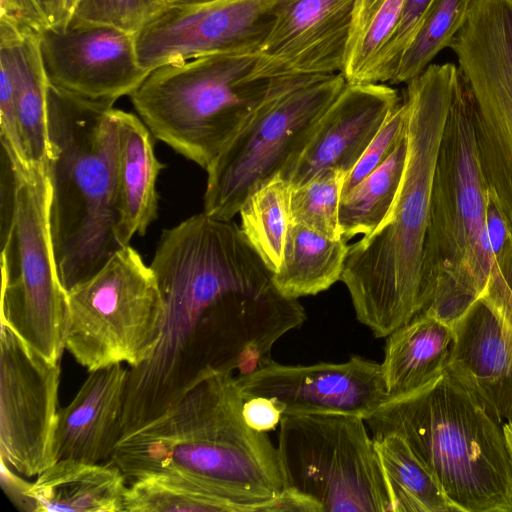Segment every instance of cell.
Returning a JSON list of instances; mask_svg holds the SVG:
<instances>
[{"label":"cell","instance_id":"1","mask_svg":"<svg viewBox=\"0 0 512 512\" xmlns=\"http://www.w3.org/2000/svg\"><path fill=\"white\" fill-rule=\"evenodd\" d=\"M164 304L160 340L129 368L121 437L155 420L217 372L270 362L274 344L306 313L283 295L240 226L204 212L165 229L150 264Z\"/></svg>","mask_w":512,"mask_h":512},{"label":"cell","instance_id":"2","mask_svg":"<svg viewBox=\"0 0 512 512\" xmlns=\"http://www.w3.org/2000/svg\"><path fill=\"white\" fill-rule=\"evenodd\" d=\"M457 66L430 64L407 83L408 152L388 218L349 245L341 281L357 320L385 338L425 307L422 256L435 165Z\"/></svg>","mask_w":512,"mask_h":512},{"label":"cell","instance_id":"3","mask_svg":"<svg viewBox=\"0 0 512 512\" xmlns=\"http://www.w3.org/2000/svg\"><path fill=\"white\" fill-rule=\"evenodd\" d=\"M235 376L205 378L164 414L122 436L110 462L127 482L173 473L208 483L249 512H286L277 448L266 432L250 428Z\"/></svg>","mask_w":512,"mask_h":512},{"label":"cell","instance_id":"4","mask_svg":"<svg viewBox=\"0 0 512 512\" xmlns=\"http://www.w3.org/2000/svg\"><path fill=\"white\" fill-rule=\"evenodd\" d=\"M116 110L48 86L49 223L66 291L90 278L123 247L116 234Z\"/></svg>","mask_w":512,"mask_h":512},{"label":"cell","instance_id":"5","mask_svg":"<svg viewBox=\"0 0 512 512\" xmlns=\"http://www.w3.org/2000/svg\"><path fill=\"white\" fill-rule=\"evenodd\" d=\"M373 439L403 438L459 512H512V466L502 423L447 366L365 418Z\"/></svg>","mask_w":512,"mask_h":512},{"label":"cell","instance_id":"6","mask_svg":"<svg viewBox=\"0 0 512 512\" xmlns=\"http://www.w3.org/2000/svg\"><path fill=\"white\" fill-rule=\"evenodd\" d=\"M489 197L470 93L458 69L435 165L421 274L426 310L447 324L465 314L488 280L494 258L486 228Z\"/></svg>","mask_w":512,"mask_h":512},{"label":"cell","instance_id":"7","mask_svg":"<svg viewBox=\"0 0 512 512\" xmlns=\"http://www.w3.org/2000/svg\"><path fill=\"white\" fill-rule=\"evenodd\" d=\"M256 54L194 58L152 70L130 95L153 136L206 169L260 107L299 77L253 75Z\"/></svg>","mask_w":512,"mask_h":512},{"label":"cell","instance_id":"8","mask_svg":"<svg viewBox=\"0 0 512 512\" xmlns=\"http://www.w3.org/2000/svg\"><path fill=\"white\" fill-rule=\"evenodd\" d=\"M67 295L65 349L88 372L123 363L137 368L152 355L164 304L154 271L129 244Z\"/></svg>","mask_w":512,"mask_h":512},{"label":"cell","instance_id":"9","mask_svg":"<svg viewBox=\"0 0 512 512\" xmlns=\"http://www.w3.org/2000/svg\"><path fill=\"white\" fill-rule=\"evenodd\" d=\"M365 423L350 414L283 415L277 452L285 489L318 512L393 511Z\"/></svg>","mask_w":512,"mask_h":512},{"label":"cell","instance_id":"10","mask_svg":"<svg viewBox=\"0 0 512 512\" xmlns=\"http://www.w3.org/2000/svg\"><path fill=\"white\" fill-rule=\"evenodd\" d=\"M346 84L343 73L305 75L270 97L205 169L203 212L232 220L254 190L299 156Z\"/></svg>","mask_w":512,"mask_h":512},{"label":"cell","instance_id":"11","mask_svg":"<svg viewBox=\"0 0 512 512\" xmlns=\"http://www.w3.org/2000/svg\"><path fill=\"white\" fill-rule=\"evenodd\" d=\"M20 171L10 229L1 239L0 323L53 363L65 349L69 306L54 257L46 168Z\"/></svg>","mask_w":512,"mask_h":512},{"label":"cell","instance_id":"12","mask_svg":"<svg viewBox=\"0 0 512 512\" xmlns=\"http://www.w3.org/2000/svg\"><path fill=\"white\" fill-rule=\"evenodd\" d=\"M0 334V458L37 476L55 462L60 363H53L8 325Z\"/></svg>","mask_w":512,"mask_h":512},{"label":"cell","instance_id":"13","mask_svg":"<svg viewBox=\"0 0 512 512\" xmlns=\"http://www.w3.org/2000/svg\"><path fill=\"white\" fill-rule=\"evenodd\" d=\"M277 0H220L165 5L135 34L147 72L167 64L227 53L255 54L267 37Z\"/></svg>","mask_w":512,"mask_h":512},{"label":"cell","instance_id":"14","mask_svg":"<svg viewBox=\"0 0 512 512\" xmlns=\"http://www.w3.org/2000/svg\"><path fill=\"white\" fill-rule=\"evenodd\" d=\"M39 49L49 84L91 101L113 105L149 74L138 61L135 35L110 25L71 20L48 27Z\"/></svg>","mask_w":512,"mask_h":512},{"label":"cell","instance_id":"15","mask_svg":"<svg viewBox=\"0 0 512 512\" xmlns=\"http://www.w3.org/2000/svg\"><path fill=\"white\" fill-rule=\"evenodd\" d=\"M235 381L244 401L273 399L283 415L337 413L365 419L390 398L381 364L360 356L313 365L272 361Z\"/></svg>","mask_w":512,"mask_h":512},{"label":"cell","instance_id":"16","mask_svg":"<svg viewBox=\"0 0 512 512\" xmlns=\"http://www.w3.org/2000/svg\"><path fill=\"white\" fill-rule=\"evenodd\" d=\"M356 0H277L253 75L276 79L343 73Z\"/></svg>","mask_w":512,"mask_h":512},{"label":"cell","instance_id":"17","mask_svg":"<svg viewBox=\"0 0 512 512\" xmlns=\"http://www.w3.org/2000/svg\"><path fill=\"white\" fill-rule=\"evenodd\" d=\"M400 103L381 83H347L317 123L308 143L280 175L297 187L317 173L352 170L388 116Z\"/></svg>","mask_w":512,"mask_h":512},{"label":"cell","instance_id":"18","mask_svg":"<svg viewBox=\"0 0 512 512\" xmlns=\"http://www.w3.org/2000/svg\"><path fill=\"white\" fill-rule=\"evenodd\" d=\"M129 369L123 364L90 371L71 402L58 412L55 462L109 461L121 438V419Z\"/></svg>","mask_w":512,"mask_h":512},{"label":"cell","instance_id":"19","mask_svg":"<svg viewBox=\"0 0 512 512\" xmlns=\"http://www.w3.org/2000/svg\"><path fill=\"white\" fill-rule=\"evenodd\" d=\"M118 120V223L117 239L128 245L135 235L143 236L156 219V182L163 164L154 150L153 134L142 119L116 110Z\"/></svg>","mask_w":512,"mask_h":512},{"label":"cell","instance_id":"20","mask_svg":"<svg viewBox=\"0 0 512 512\" xmlns=\"http://www.w3.org/2000/svg\"><path fill=\"white\" fill-rule=\"evenodd\" d=\"M127 483L110 461L61 459L37 475L28 494L35 512H124Z\"/></svg>","mask_w":512,"mask_h":512},{"label":"cell","instance_id":"21","mask_svg":"<svg viewBox=\"0 0 512 512\" xmlns=\"http://www.w3.org/2000/svg\"><path fill=\"white\" fill-rule=\"evenodd\" d=\"M447 366L483 396L508 373L512 364V327L480 296L453 325Z\"/></svg>","mask_w":512,"mask_h":512},{"label":"cell","instance_id":"22","mask_svg":"<svg viewBox=\"0 0 512 512\" xmlns=\"http://www.w3.org/2000/svg\"><path fill=\"white\" fill-rule=\"evenodd\" d=\"M453 328L420 312L387 336L381 363L390 397L418 389L446 367L453 344Z\"/></svg>","mask_w":512,"mask_h":512},{"label":"cell","instance_id":"23","mask_svg":"<svg viewBox=\"0 0 512 512\" xmlns=\"http://www.w3.org/2000/svg\"><path fill=\"white\" fill-rule=\"evenodd\" d=\"M349 245L291 223L281 265L273 282L286 297L298 299L329 289L341 279Z\"/></svg>","mask_w":512,"mask_h":512},{"label":"cell","instance_id":"24","mask_svg":"<svg viewBox=\"0 0 512 512\" xmlns=\"http://www.w3.org/2000/svg\"><path fill=\"white\" fill-rule=\"evenodd\" d=\"M0 44L8 47L12 58L17 115L28 160L33 166L47 169L49 82L39 38L20 37L0 29Z\"/></svg>","mask_w":512,"mask_h":512},{"label":"cell","instance_id":"25","mask_svg":"<svg viewBox=\"0 0 512 512\" xmlns=\"http://www.w3.org/2000/svg\"><path fill=\"white\" fill-rule=\"evenodd\" d=\"M373 440L393 512H459L403 438L388 434Z\"/></svg>","mask_w":512,"mask_h":512},{"label":"cell","instance_id":"26","mask_svg":"<svg viewBox=\"0 0 512 512\" xmlns=\"http://www.w3.org/2000/svg\"><path fill=\"white\" fill-rule=\"evenodd\" d=\"M249 512L224 491L180 474L154 473L129 483L124 512Z\"/></svg>","mask_w":512,"mask_h":512},{"label":"cell","instance_id":"27","mask_svg":"<svg viewBox=\"0 0 512 512\" xmlns=\"http://www.w3.org/2000/svg\"><path fill=\"white\" fill-rule=\"evenodd\" d=\"M407 152L406 133L381 166L341 197L339 223L347 241L371 234L388 218L401 186Z\"/></svg>","mask_w":512,"mask_h":512},{"label":"cell","instance_id":"28","mask_svg":"<svg viewBox=\"0 0 512 512\" xmlns=\"http://www.w3.org/2000/svg\"><path fill=\"white\" fill-rule=\"evenodd\" d=\"M291 193V184L277 174L254 190L238 213L243 233L273 273L281 265L291 224Z\"/></svg>","mask_w":512,"mask_h":512},{"label":"cell","instance_id":"29","mask_svg":"<svg viewBox=\"0 0 512 512\" xmlns=\"http://www.w3.org/2000/svg\"><path fill=\"white\" fill-rule=\"evenodd\" d=\"M404 0H356L343 75L350 84L377 83L379 66Z\"/></svg>","mask_w":512,"mask_h":512},{"label":"cell","instance_id":"30","mask_svg":"<svg viewBox=\"0 0 512 512\" xmlns=\"http://www.w3.org/2000/svg\"><path fill=\"white\" fill-rule=\"evenodd\" d=\"M472 0H433L406 51L392 84L408 83L420 75L460 30Z\"/></svg>","mask_w":512,"mask_h":512},{"label":"cell","instance_id":"31","mask_svg":"<svg viewBox=\"0 0 512 512\" xmlns=\"http://www.w3.org/2000/svg\"><path fill=\"white\" fill-rule=\"evenodd\" d=\"M345 177L340 170L326 169L304 184L292 187L291 223L333 239L342 238L339 205Z\"/></svg>","mask_w":512,"mask_h":512},{"label":"cell","instance_id":"32","mask_svg":"<svg viewBox=\"0 0 512 512\" xmlns=\"http://www.w3.org/2000/svg\"><path fill=\"white\" fill-rule=\"evenodd\" d=\"M165 5V0H81L71 20L110 25L135 35Z\"/></svg>","mask_w":512,"mask_h":512},{"label":"cell","instance_id":"33","mask_svg":"<svg viewBox=\"0 0 512 512\" xmlns=\"http://www.w3.org/2000/svg\"><path fill=\"white\" fill-rule=\"evenodd\" d=\"M409 106L404 99L388 116L361 158L345 177L341 197L381 166L407 133Z\"/></svg>","mask_w":512,"mask_h":512},{"label":"cell","instance_id":"34","mask_svg":"<svg viewBox=\"0 0 512 512\" xmlns=\"http://www.w3.org/2000/svg\"><path fill=\"white\" fill-rule=\"evenodd\" d=\"M0 139L1 146L22 169L29 162L22 140L15 98L14 72L10 50L0 44Z\"/></svg>","mask_w":512,"mask_h":512},{"label":"cell","instance_id":"35","mask_svg":"<svg viewBox=\"0 0 512 512\" xmlns=\"http://www.w3.org/2000/svg\"><path fill=\"white\" fill-rule=\"evenodd\" d=\"M433 0H404L396 28L384 51L377 83L392 82L399 62L412 42Z\"/></svg>","mask_w":512,"mask_h":512},{"label":"cell","instance_id":"36","mask_svg":"<svg viewBox=\"0 0 512 512\" xmlns=\"http://www.w3.org/2000/svg\"><path fill=\"white\" fill-rule=\"evenodd\" d=\"M484 296L512 327V233L509 232L494 258Z\"/></svg>","mask_w":512,"mask_h":512},{"label":"cell","instance_id":"37","mask_svg":"<svg viewBox=\"0 0 512 512\" xmlns=\"http://www.w3.org/2000/svg\"><path fill=\"white\" fill-rule=\"evenodd\" d=\"M0 26L21 37L39 38L50 23L37 0H0Z\"/></svg>","mask_w":512,"mask_h":512},{"label":"cell","instance_id":"38","mask_svg":"<svg viewBox=\"0 0 512 512\" xmlns=\"http://www.w3.org/2000/svg\"><path fill=\"white\" fill-rule=\"evenodd\" d=\"M0 240L8 234L15 211L20 182L19 166L1 146L0 157Z\"/></svg>","mask_w":512,"mask_h":512},{"label":"cell","instance_id":"39","mask_svg":"<svg viewBox=\"0 0 512 512\" xmlns=\"http://www.w3.org/2000/svg\"><path fill=\"white\" fill-rule=\"evenodd\" d=\"M242 413L246 424L259 432H268L280 423L283 413L270 398L256 396L244 401Z\"/></svg>","mask_w":512,"mask_h":512},{"label":"cell","instance_id":"40","mask_svg":"<svg viewBox=\"0 0 512 512\" xmlns=\"http://www.w3.org/2000/svg\"><path fill=\"white\" fill-rule=\"evenodd\" d=\"M18 474L0 458V484L5 495L19 511L35 512V504L28 494L32 483Z\"/></svg>","mask_w":512,"mask_h":512},{"label":"cell","instance_id":"41","mask_svg":"<svg viewBox=\"0 0 512 512\" xmlns=\"http://www.w3.org/2000/svg\"><path fill=\"white\" fill-rule=\"evenodd\" d=\"M481 398L502 424L512 425V364L506 376Z\"/></svg>","mask_w":512,"mask_h":512},{"label":"cell","instance_id":"42","mask_svg":"<svg viewBox=\"0 0 512 512\" xmlns=\"http://www.w3.org/2000/svg\"><path fill=\"white\" fill-rule=\"evenodd\" d=\"M43 9L49 23L50 27H59L60 26V11L58 0H37Z\"/></svg>","mask_w":512,"mask_h":512},{"label":"cell","instance_id":"43","mask_svg":"<svg viewBox=\"0 0 512 512\" xmlns=\"http://www.w3.org/2000/svg\"><path fill=\"white\" fill-rule=\"evenodd\" d=\"M81 0H58L60 11V26L65 27L70 22Z\"/></svg>","mask_w":512,"mask_h":512},{"label":"cell","instance_id":"44","mask_svg":"<svg viewBox=\"0 0 512 512\" xmlns=\"http://www.w3.org/2000/svg\"><path fill=\"white\" fill-rule=\"evenodd\" d=\"M502 429L505 437L507 452L512 466V425L504 422L502 424Z\"/></svg>","mask_w":512,"mask_h":512},{"label":"cell","instance_id":"45","mask_svg":"<svg viewBox=\"0 0 512 512\" xmlns=\"http://www.w3.org/2000/svg\"><path fill=\"white\" fill-rule=\"evenodd\" d=\"M220 0H165L166 5H198Z\"/></svg>","mask_w":512,"mask_h":512}]
</instances>
